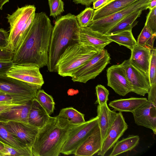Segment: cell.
Masks as SVG:
<instances>
[{
  "label": "cell",
  "mask_w": 156,
  "mask_h": 156,
  "mask_svg": "<svg viewBox=\"0 0 156 156\" xmlns=\"http://www.w3.org/2000/svg\"><path fill=\"white\" fill-rule=\"evenodd\" d=\"M156 7V0H151L150 4L148 8L149 10H151Z\"/></svg>",
  "instance_id": "f6af8a7d"
},
{
  "label": "cell",
  "mask_w": 156,
  "mask_h": 156,
  "mask_svg": "<svg viewBox=\"0 0 156 156\" xmlns=\"http://www.w3.org/2000/svg\"><path fill=\"white\" fill-rule=\"evenodd\" d=\"M156 37V34H153L147 26L145 25L138 37L137 44L151 50L154 48Z\"/></svg>",
  "instance_id": "f546056e"
},
{
  "label": "cell",
  "mask_w": 156,
  "mask_h": 156,
  "mask_svg": "<svg viewBox=\"0 0 156 156\" xmlns=\"http://www.w3.org/2000/svg\"><path fill=\"white\" fill-rule=\"evenodd\" d=\"M107 85L120 96H125L132 92V86L120 64L114 65L107 70Z\"/></svg>",
  "instance_id": "7c38bea8"
},
{
  "label": "cell",
  "mask_w": 156,
  "mask_h": 156,
  "mask_svg": "<svg viewBox=\"0 0 156 156\" xmlns=\"http://www.w3.org/2000/svg\"><path fill=\"white\" fill-rule=\"evenodd\" d=\"M9 0H0V9H2L3 5L9 2Z\"/></svg>",
  "instance_id": "7dc6e473"
},
{
  "label": "cell",
  "mask_w": 156,
  "mask_h": 156,
  "mask_svg": "<svg viewBox=\"0 0 156 156\" xmlns=\"http://www.w3.org/2000/svg\"><path fill=\"white\" fill-rule=\"evenodd\" d=\"M37 88L6 74L0 75V91L30 99L36 98Z\"/></svg>",
  "instance_id": "30bf717a"
},
{
  "label": "cell",
  "mask_w": 156,
  "mask_h": 156,
  "mask_svg": "<svg viewBox=\"0 0 156 156\" xmlns=\"http://www.w3.org/2000/svg\"><path fill=\"white\" fill-rule=\"evenodd\" d=\"M102 140L98 125L77 147L74 155L77 156H92L100 150Z\"/></svg>",
  "instance_id": "2e32d148"
},
{
  "label": "cell",
  "mask_w": 156,
  "mask_h": 156,
  "mask_svg": "<svg viewBox=\"0 0 156 156\" xmlns=\"http://www.w3.org/2000/svg\"><path fill=\"white\" fill-rule=\"evenodd\" d=\"M110 0H96L93 2V9H97L103 6Z\"/></svg>",
  "instance_id": "7bdbcfd3"
},
{
  "label": "cell",
  "mask_w": 156,
  "mask_h": 156,
  "mask_svg": "<svg viewBox=\"0 0 156 156\" xmlns=\"http://www.w3.org/2000/svg\"><path fill=\"white\" fill-rule=\"evenodd\" d=\"M147 101L145 98L132 97L114 100L110 102L109 105L115 111L132 113Z\"/></svg>",
  "instance_id": "603a6c76"
},
{
  "label": "cell",
  "mask_w": 156,
  "mask_h": 156,
  "mask_svg": "<svg viewBox=\"0 0 156 156\" xmlns=\"http://www.w3.org/2000/svg\"><path fill=\"white\" fill-rule=\"evenodd\" d=\"M135 123L156 133V106L147 101L132 113Z\"/></svg>",
  "instance_id": "9a60e30c"
},
{
  "label": "cell",
  "mask_w": 156,
  "mask_h": 156,
  "mask_svg": "<svg viewBox=\"0 0 156 156\" xmlns=\"http://www.w3.org/2000/svg\"><path fill=\"white\" fill-rule=\"evenodd\" d=\"M111 59L106 49L104 48L98 51L72 75V80L74 82L86 83L94 79L110 63Z\"/></svg>",
  "instance_id": "8992f818"
},
{
  "label": "cell",
  "mask_w": 156,
  "mask_h": 156,
  "mask_svg": "<svg viewBox=\"0 0 156 156\" xmlns=\"http://www.w3.org/2000/svg\"><path fill=\"white\" fill-rule=\"evenodd\" d=\"M139 140L138 136L129 135L127 137L118 141L109 156H115L131 151L138 144Z\"/></svg>",
  "instance_id": "484cf974"
},
{
  "label": "cell",
  "mask_w": 156,
  "mask_h": 156,
  "mask_svg": "<svg viewBox=\"0 0 156 156\" xmlns=\"http://www.w3.org/2000/svg\"><path fill=\"white\" fill-rule=\"evenodd\" d=\"M120 64L132 86V92L142 96L147 94L151 87L148 77L132 66L129 59Z\"/></svg>",
  "instance_id": "8fae6325"
},
{
  "label": "cell",
  "mask_w": 156,
  "mask_h": 156,
  "mask_svg": "<svg viewBox=\"0 0 156 156\" xmlns=\"http://www.w3.org/2000/svg\"><path fill=\"white\" fill-rule=\"evenodd\" d=\"M50 16L55 17L64 12V3L62 0H48Z\"/></svg>",
  "instance_id": "e575fe53"
},
{
  "label": "cell",
  "mask_w": 156,
  "mask_h": 156,
  "mask_svg": "<svg viewBox=\"0 0 156 156\" xmlns=\"http://www.w3.org/2000/svg\"><path fill=\"white\" fill-rule=\"evenodd\" d=\"M19 105H21L6 101H0V112L6 110L12 107Z\"/></svg>",
  "instance_id": "b9f144b4"
},
{
  "label": "cell",
  "mask_w": 156,
  "mask_h": 156,
  "mask_svg": "<svg viewBox=\"0 0 156 156\" xmlns=\"http://www.w3.org/2000/svg\"><path fill=\"white\" fill-rule=\"evenodd\" d=\"M98 121L97 116L72 127L62 146L61 154H74L77 147L98 125Z\"/></svg>",
  "instance_id": "52a82bcc"
},
{
  "label": "cell",
  "mask_w": 156,
  "mask_h": 156,
  "mask_svg": "<svg viewBox=\"0 0 156 156\" xmlns=\"http://www.w3.org/2000/svg\"><path fill=\"white\" fill-rule=\"evenodd\" d=\"M98 51L80 42L70 46L60 56L56 66V72L62 76L71 77Z\"/></svg>",
  "instance_id": "5b68a950"
},
{
  "label": "cell",
  "mask_w": 156,
  "mask_h": 156,
  "mask_svg": "<svg viewBox=\"0 0 156 156\" xmlns=\"http://www.w3.org/2000/svg\"><path fill=\"white\" fill-rule=\"evenodd\" d=\"M35 98L45 110L48 115H51L55 109V103L52 97L43 90H38Z\"/></svg>",
  "instance_id": "f1b7e54d"
},
{
  "label": "cell",
  "mask_w": 156,
  "mask_h": 156,
  "mask_svg": "<svg viewBox=\"0 0 156 156\" xmlns=\"http://www.w3.org/2000/svg\"><path fill=\"white\" fill-rule=\"evenodd\" d=\"M143 9L136 10L125 16L117 23L106 34L109 35L117 34L125 31L132 30V28L136 25L138 21L136 20L140 16Z\"/></svg>",
  "instance_id": "cb8c5ba5"
},
{
  "label": "cell",
  "mask_w": 156,
  "mask_h": 156,
  "mask_svg": "<svg viewBox=\"0 0 156 156\" xmlns=\"http://www.w3.org/2000/svg\"><path fill=\"white\" fill-rule=\"evenodd\" d=\"M0 142L4 144L19 149H30L16 136L10 133L1 122H0Z\"/></svg>",
  "instance_id": "83f0119b"
},
{
  "label": "cell",
  "mask_w": 156,
  "mask_h": 156,
  "mask_svg": "<svg viewBox=\"0 0 156 156\" xmlns=\"http://www.w3.org/2000/svg\"><path fill=\"white\" fill-rule=\"evenodd\" d=\"M4 145V150L3 156H33L30 149H19L5 144Z\"/></svg>",
  "instance_id": "836d02e7"
},
{
  "label": "cell",
  "mask_w": 156,
  "mask_h": 156,
  "mask_svg": "<svg viewBox=\"0 0 156 156\" xmlns=\"http://www.w3.org/2000/svg\"><path fill=\"white\" fill-rule=\"evenodd\" d=\"M156 49L151 50L148 70V77L150 86L156 83Z\"/></svg>",
  "instance_id": "d6a6232c"
},
{
  "label": "cell",
  "mask_w": 156,
  "mask_h": 156,
  "mask_svg": "<svg viewBox=\"0 0 156 156\" xmlns=\"http://www.w3.org/2000/svg\"><path fill=\"white\" fill-rule=\"evenodd\" d=\"M36 9L34 5H31L18 8L6 17L10 29L6 48L13 53L26 38L35 17Z\"/></svg>",
  "instance_id": "277c9868"
},
{
  "label": "cell",
  "mask_w": 156,
  "mask_h": 156,
  "mask_svg": "<svg viewBox=\"0 0 156 156\" xmlns=\"http://www.w3.org/2000/svg\"><path fill=\"white\" fill-rule=\"evenodd\" d=\"M38 67L31 65L13 64L6 75L41 89L44 82Z\"/></svg>",
  "instance_id": "9c48e42d"
},
{
  "label": "cell",
  "mask_w": 156,
  "mask_h": 156,
  "mask_svg": "<svg viewBox=\"0 0 156 156\" xmlns=\"http://www.w3.org/2000/svg\"><path fill=\"white\" fill-rule=\"evenodd\" d=\"M32 100L0 91V101H6L21 105L25 104Z\"/></svg>",
  "instance_id": "1f68e13d"
},
{
  "label": "cell",
  "mask_w": 156,
  "mask_h": 156,
  "mask_svg": "<svg viewBox=\"0 0 156 156\" xmlns=\"http://www.w3.org/2000/svg\"><path fill=\"white\" fill-rule=\"evenodd\" d=\"M73 2L76 4H80L86 6L90 5L96 0H73Z\"/></svg>",
  "instance_id": "ee69618b"
},
{
  "label": "cell",
  "mask_w": 156,
  "mask_h": 156,
  "mask_svg": "<svg viewBox=\"0 0 156 156\" xmlns=\"http://www.w3.org/2000/svg\"><path fill=\"white\" fill-rule=\"evenodd\" d=\"M145 25L147 26L153 34H156V7L150 10L147 16Z\"/></svg>",
  "instance_id": "8d00e7d4"
},
{
  "label": "cell",
  "mask_w": 156,
  "mask_h": 156,
  "mask_svg": "<svg viewBox=\"0 0 156 156\" xmlns=\"http://www.w3.org/2000/svg\"><path fill=\"white\" fill-rule=\"evenodd\" d=\"M151 0H138L123 9L101 19L92 21L88 27L104 35L126 16L139 9H148Z\"/></svg>",
  "instance_id": "ba28073f"
},
{
  "label": "cell",
  "mask_w": 156,
  "mask_h": 156,
  "mask_svg": "<svg viewBox=\"0 0 156 156\" xmlns=\"http://www.w3.org/2000/svg\"><path fill=\"white\" fill-rule=\"evenodd\" d=\"M72 127L63 123L57 116H50L45 125L39 129L31 148L32 156H59Z\"/></svg>",
  "instance_id": "3957f363"
},
{
  "label": "cell",
  "mask_w": 156,
  "mask_h": 156,
  "mask_svg": "<svg viewBox=\"0 0 156 156\" xmlns=\"http://www.w3.org/2000/svg\"><path fill=\"white\" fill-rule=\"evenodd\" d=\"M80 28L76 16L70 13L57 19L50 39L47 65L49 72H56L58 62L65 50L80 42Z\"/></svg>",
  "instance_id": "7a4b0ae2"
},
{
  "label": "cell",
  "mask_w": 156,
  "mask_h": 156,
  "mask_svg": "<svg viewBox=\"0 0 156 156\" xmlns=\"http://www.w3.org/2000/svg\"><path fill=\"white\" fill-rule=\"evenodd\" d=\"M106 35L112 42H114L120 46H125L131 50L137 44L136 41L133 36L132 30Z\"/></svg>",
  "instance_id": "4316f807"
},
{
  "label": "cell",
  "mask_w": 156,
  "mask_h": 156,
  "mask_svg": "<svg viewBox=\"0 0 156 156\" xmlns=\"http://www.w3.org/2000/svg\"><path fill=\"white\" fill-rule=\"evenodd\" d=\"M2 122L10 133L31 150L39 129L22 122L9 121Z\"/></svg>",
  "instance_id": "4fadbf2b"
},
{
  "label": "cell",
  "mask_w": 156,
  "mask_h": 156,
  "mask_svg": "<svg viewBox=\"0 0 156 156\" xmlns=\"http://www.w3.org/2000/svg\"><path fill=\"white\" fill-rule=\"evenodd\" d=\"M151 51L149 48L137 44L131 50V56L129 59L132 66L148 77Z\"/></svg>",
  "instance_id": "ac0fdd59"
},
{
  "label": "cell",
  "mask_w": 156,
  "mask_h": 156,
  "mask_svg": "<svg viewBox=\"0 0 156 156\" xmlns=\"http://www.w3.org/2000/svg\"><path fill=\"white\" fill-rule=\"evenodd\" d=\"M13 54L6 48H0V61L12 60Z\"/></svg>",
  "instance_id": "74e56055"
},
{
  "label": "cell",
  "mask_w": 156,
  "mask_h": 156,
  "mask_svg": "<svg viewBox=\"0 0 156 156\" xmlns=\"http://www.w3.org/2000/svg\"><path fill=\"white\" fill-rule=\"evenodd\" d=\"M147 94V101L156 106V83L151 86Z\"/></svg>",
  "instance_id": "60d3db41"
},
{
  "label": "cell",
  "mask_w": 156,
  "mask_h": 156,
  "mask_svg": "<svg viewBox=\"0 0 156 156\" xmlns=\"http://www.w3.org/2000/svg\"><path fill=\"white\" fill-rule=\"evenodd\" d=\"M53 27L45 12L36 13L26 38L13 53V64L34 65L40 68L47 66Z\"/></svg>",
  "instance_id": "6da1fadb"
},
{
  "label": "cell",
  "mask_w": 156,
  "mask_h": 156,
  "mask_svg": "<svg viewBox=\"0 0 156 156\" xmlns=\"http://www.w3.org/2000/svg\"><path fill=\"white\" fill-rule=\"evenodd\" d=\"M9 34L3 29H0V48H6L8 42Z\"/></svg>",
  "instance_id": "ab89813d"
},
{
  "label": "cell",
  "mask_w": 156,
  "mask_h": 156,
  "mask_svg": "<svg viewBox=\"0 0 156 156\" xmlns=\"http://www.w3.org/2000/svg\"><path fill=\"white\" fill-rule=\"evenodd\" d=\"M4 150V144L0 142V156H3Z\"/></svg>",
  "instance_id": "bcb514c9"
},
{
  "label": "cell",
  "mask_w": 156,
  "mask_h": 156,
  "mask_svg": "<svg viewBox=\"0 0 156 156\" xmlns=\"http://www.w3.org/2000/svg\"><path fill=\"white\" fill-rule=\"evenodd\" d=\"M79 41L98 51L104 48L106 45L112 42L106 35L94 31L88 27H80Z\"/></svg>",
  "instance_id": "e0dca14e"
},
{
  "label": "cell",
  "mask_w": 156,
  "mask_h": 156,
  "mask_svg": "<svg viewBox=\"0 0 156 156\" xmlns=\"http://www.w3.org/2000/svg\"><path fill=\"white\" fill-rule=\"evenodd\" d=\"M128 125L121 112L116 115L102 142L101 148L98 155L103 156L115 145L127 129Z\"/></svg>",
  "instance_id": "5bb4252c"
},
{
  "label": "cell",
  "mask_w": 156,
  "mask_h": 156,
  "mask_svg": "<svg viewBox=\"0 0 156 156\" xmlns=\"http://www.w3.org/2000/svg\"><path fill=\"white\" fill-rule=\"evenodd\" d=\"M94 10L90 7L86 8L76 17L80 27H88L91 23Z\"/></svg>",
  "instance_id": "4dcf8cb0"
},
{
  "label": "cell",
  "mask_w": 156,
  "mask_h": 156,
  "mask_svg": "<svg viewBox=\"0 0 156 156\" xmlns=\"http://www.w3.org/2000/svg\"><path fill=\"white\" fill-rule=\"evenodd\" d=\"M13 65L12 60L0 61V75H6Z\"/></svg>",
  "instance_id": "f35d334b"
},
{
  "label": "cell",
  "mask_w": 156,
  "mask_h": 156,
  "mask_svg": "<svg viewBox=\"0 0 156 156\" xmlns=\"http://www.w3.org/2000/svg\"><path fill=\"white\" fill-rule=\"evenodd\" d=\"M32 100L25 104L15 106L0 112V122L13 121L28 123V114Z\"/></svg>",
  "instance_id": "d6986e66"
},
{
  "label": "cell",
  "mask_w": 156,
  "mask_h": 156,
  "mask_svg": "<svg viewBox=\"0 0 156 156\" xmlns=\"http://www.w3.org/2000/svg\"><path fill=\"white\" fill-rule=\"evenodd\" d=\"M50 116L36 99H34L28 114V124L40 129L45 125Z\"/></svg>",
  "instance_id": "7402d4cb"
},
{
  "label": "cell",
  "mask_w": 156,
  "mask_h": 156,
  "mask_svg": "<svg viewBox=\"0 0 156 156\" xmlns=\"http://www.w3.org/2000/svg\"><path fill=\"white\" fill-rule=\"evenodd\" d=\"M98 126L99 128L102 143L117 113L111 110L107 103L98 105L97 108Z\"/></svg>",
  "instance_id": "44dd1931"
},
{
  "label": "cell",
  "mask_w": 156,
  "mask_h": 156,
  "mask_svg": "<svg viewBox=\"0 0 156 156\" xmlns=\"http://www.w3.org/2000/svg\"><path fill=\"white\" fill-rule=\"evenodd\" d=\"M97 100L95 104L102 105L107 103L109 94V91L104 86L97 85L95 87Z\"/></svg>",
  "instance_id": "d590c367"
},
{
  "label": "cell",
  "mask_w": 156,
  "mask_h": 156,
  "mask_svg": "<svg viewBox=\"0 0 156 156\" xmlns=\"http://www.w3.org/2000/svg\"><path fill=\"white\" fill-rule=\"evenodd\" d=\"M138 0H110L94 11L92 21L97 20L120 11Z\"/></svg>",
  "instance_id": "ffe728a7"
},
{
  "label": "cell",
  "mask_w": 156,
  "mask_h": 156,
  "mask_svg": "<svg viewBox=\"0 0 156 156\" xmlns=\"http://www.w3.org/2000/svg\"><path fill=\"white\" fill-rule=\"evenodd\" d=\"M57 116L63 123L72 127L80 124L85 121L84 115L72 107L61 109Z\"/></svg>",
  "instance_id": "d4e9b609"
}]
</instances>
